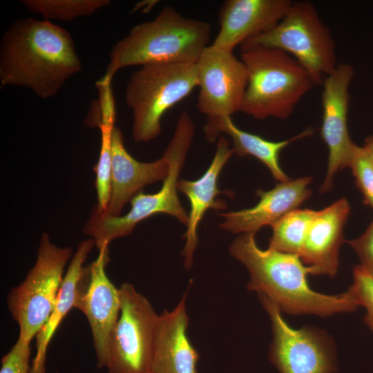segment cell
Segmentation results:
<instances>
[{
	"mask_svg": "<svg viewBox=\"0 0 373 373\" xmlns=\"http://www.w3.org/2000/svg\"><path fill=\"white\" fill-rule=\"evenodd\" d=\"M82 67L70 32L49 20L19 19L2 36L1 86L26 87L48 99Z\"/></svg>",
	"mask_w": 373,
	"mask_h": 373,
	"instance_id": "6da1fadb",
	"label": "cell"
},
{
	"mask_svg": "<svg viewBox=\"0 0 373 373\" xmlns=\"http://www.w3.org/2000/svg\"><path fill=\"white\" fill-rule=\"evenodd\" d=\"M230 254L249 274L247 289L261 295L291 315L329 316L354 311L358 305L350 292L327 295L314 291L307 281L311 270L297 255L260 249L255 233H243L229 247Z\"/></svg>",
	"mask_w": 373,
	"mask_h": 373,
	"instance_id": "7a4b0ae2",
	"label": "cell"
},
{
	"mask_svg": "<svg viewBox=\"0 0 373 373\" xmlns=\"http://www.w3.org/2000/svg\"><path fill=\"white\" fill-rule=\"evenodd\" d=\"M211 24L187 18L171 6L151 21L134 26L117 41L110 53L104 75L96 83L111 84L125 67L162 63L195 64L211 39Z\"/></svg>",
	"mask_w": 373,
	"mask_h": 373,
	"instance_id": "3957f363",
	"label": "cell"
},
{
	"mask_svg": "<svg viewBox=\"0 0 373 373\" xmlns=\"http://www.w3.org/2000/svg\"><path fill=\"white\" fill-rule=\"evenodd\" d=\"M240 48L247 73L241 112L257 119L288 118L314 86L308 73L283 50L245 43Z\"/></svg>",
	"mask_w": 373,
	"mask_h": 373,
	"instance_id": "277c9868",
	"label": "cell"
},
{
	"mask_svg": "<svg viewBox=\"0 0 373 373\" xmlns=\"http://www.w3.org/2000/svg\"><path fill=\"white\" fill-rule=\"evenodd\" d=\"M193 135L194 124L189 114L184 111L164 152L169 159V172L161 189L153 193L139 192L130 201V211L122 216H108L95 207L93 209L83 231L95 241L98 250L108 247L116 238L128 236L140 222L155 214L171 215L187 226L189 213L178 198L177 184Z\"/></svg>",
	"mask_w": 373,
	"mask_h": 373,
	"instance_id": "5b68a950",
	"label": "cell"
},
{
	"mask_svg": "<svg viewBox=\"0 0 373 373\" xmlns=\"http://www.w3.org/2000/svg\"><path fill=\"white\" fill-rule=\"evenodd\" d=\"M196 86L195 64H152L134 72L125 90L126 104L133 113L134 141L148 142L159 136L163 115Z\"/></svg>",
	"mask_w": 373,
	"mask_h": 373,
	"instance_id": "8992f818",
	"label": "cell"
},
{
	"mask_svg": "<svg viewBox=\"0 0 373 373\" xmlns=\"http://www.w3.org/2000/svg\"><path fill=\"white\" fill-rule=\"evenodd\" d=\"M244 43L276 48L290 55L306 70L314 86L322 85L338 65L331 31L315 6L307 1H293L274 28Z\"/></svg>",
	"mask_w": 373,
	"mask_h": 373,
	"instance_id": "52a82bcc",
	"label": "cell"
},
{
	"mask_svg": "<svg viewBox=\"0 0 373 373\" xmlns=\"http://www.w3.org/2000/svg\"><path fill=\"white\" fill-rule=\"evenodd\" d=\"M71 255L70 247H57L43 233L33 267L8 293V310L19 326V336L26 341L31 343L50 315Z\"/></svg>",
	"mask_w": 373,
	"mask_h": 373,
	"instance_id": "ba28073f",
	"label": "cell"
},
{
	"mask_svg": "<svg viewBox=\"0 0 373 373\" xmlns=\"http://www.w3.org/2000/svg\"><path fill=\"white\" fill-rule=\"evenodd\" d=\"M119 289L120 312L111 336L105 368L108 373H151L159 314L132 284L124 283Z\"/></svg>",
	"mask_w": 373,
	"mask_h": 373,
	"instance_id": "9c48e42d",
	"label": "cell"
},
{
	"mask_svg": "<svg viewBox=\"0 0 373 373\" xmlns=\"http://www.w3.org/2000/svg\"><path fill=\"white\" fill-rule=\"evenodd\" d=\"M258 296L271 324L269 360L280 373H334L336 351L331 337L312 326L291 327L277 305Z\"/></svg>",
	"mask_w": 373,
	"mask_h": 373,
	"instance_id": "30bf717a",
	"label": "cell"
},
{
	"mask_svg": "<svg viewBox=\"0 0 373 373\" xmlns=\"http://www.w3.org/2000/svg\"><path fill=\"white\" fill-rule=\"evenodd\" d=\"M198 86L197 108L207 119L231 116L241 111L247 85V73L242 61L232 51L207 46L195 63Z\"/></svg>",
	"mask_w": 373,
	"mask_h": 373,
	"instance_id": "8fae6325",
	"label": "cell"
},
{
	"mask_svg": "<svg viewBox=\"0 0 373 373\" xmlns=\"http://www.w3.org/2000/svg\"><path fill=\"white\" fill-rule=\"evenodd\" d=\"M354 76V69L351 64L340 63L321 85V137L328 148L329 156L326 177L320 189L321 193H327L332 189L335 173L349 166L357 146L350 136L347 126L349 88Z\"/></svg>",
	"mask_w": 373,
	"mask_h": 373,
	"instance_id": "7c38bea8",
	"label": "cell"
},
{
	"mask_svg": "<svg viewBox=\"0 0 373 373\" xmlns=\"http://www.w3.org/2000/svg\"><path fill=\"white\" fill-rule=\"evenodd\" d=\"M97 258L85 267L75 308L87 318L92 334L97 366L105 368L110 338L119 318L121 307L119 289L106 273L109 260L108 247L100 249Z\"/></svg>",
	"mask_w": 373,
	"mask_h": 373,
	"instance_id": "4fadbf2b",
	"label": "cell"
},
{
	"mask_svg": "<svg viewBox=\"0 0 373 373\" xmlns=\"http://www.w3.org/2000/svg\"><path fill=\"white\" fill-rule=\"evenodd\" d=\"M293 1L290 0H227L219 12L220 30L212 46L232 51L236 46L274 28Z\"/></svg>",
	"mask_w": 373,
	"mask_h": 373,
	"instance_id": "5bb4252c",
	"label": "cell"
},
{
	"mask_svg": "<svg viewBox=\"0 0 373 373\" xmlns=\"http://www.w3.org/2000/svg\"><path fill=\"white\" fill-rule=\"evenodd\" d=\"M311 177L280 182L268 191L258 189L260 200L253 207L222 213L220 227L233 233H255L262 227L272 226L289 211L298 209L312 194Z\"/></svg>",
	"mask_w": 373,
	"mask_h": 373,
	"instance_id": "9a60e30c",
	"label": "cell"
},
{
	"mask_svg": "<svg viewBox=\"0 0 373 373\" xmlns=\"http://www.w3.org/2000/svg\"><path fill=\"white\" fill-rule=\"evenodd\" d=\"M186 296L185 293L172 310L159 314L151 373H198L199 355L187 335Z\"/></svg>",
	"mask_w": 373,
	"mask_h": 373,
	"instance_id": "2e32d148",
	"label": "cell"
},
{
	"mask_svg": "<svg viewBox=\"0 0 373 373\" xmlns=\"http://www.w3.org/2000/svg\"><path fill=\"white\" fill-rule=\"evenodd\" d=\"M112 178L110 200L105 211L118 216L124 205L146 185L164 180L169 172V162L163 153L152 162H141L133 157L124 144L122 131L114 126L111 131Z\"/></svg>",
	"mask_w": 373,
	"mask_h": 373,
	"instance_id": "e0dca14e",
	"label": "cell"
},
{
	"mask_svg": "<svg viewBox=\"0 0 373 373\" xmlns=\"http://www.w3.org/2000/svg\"><path fill=\"white\" fill-rule=\"evenodd\" d=\"M233 153L234 150L229 147L228 140L220 137L214 157L204 174L193 181L181 179L178 182V191L187 197L190 204L189 223L184 234L185 245L182 253L184 267L187 269L193 264L194 252L198 244V229L204 213L210 209L222 210L227 207L225 201L217 199V195L220 193L230 195L231 192L220 190L218 188V179Z\"/></svg>",
	"mask_w": 373,
	"mask_h": 373,
	"instance_id": "ac0fdd59",
	"label": "cell"
},
{
	"mask_svg": "<svg viewBox=\"0 0 373 373\" xmlns=\"http://www.w3.org/2000/svg\"><path fill=\"white\" fill-rule=\"evenodd\" d=\"M350 213V205L345 198L316 211L299 255L311 274H336L343 229Z\"/></svg>",
	"mask_w": 373,
	"mask_h": 373,
	"instance_id": "d6986e66",
	"label": "cell"
},
{
	"mask_svg": "<svg viewBox=\"0 0 373 373\" xmlns=\"http://www.w3.org/2000/svg\"><path fill=\"white\" fill-rule=\"evenodd\" d=\"M204 131L209 142H214L221 133L229 135L233 141L234 153L239 156L254 157L269 169L275 180L283 182L289 180V178L280 166V152L291 142L312 135L315 130L308 127L289 139L274 142L240 129L233 123L231 116H226L207 119Z\"/></svg>",
	"mask_w": 373,
	"mask_h": 373,
	"instance_id": "ffe728a7",
	"label": "cell"
},
{
	"mask_svg": "<svg viewBox=\"0 0 373 373\" xmlns=\"http://www.w3.org/2000/svg\"><path fill=\"white\" fill-rule=\"evenodd\" d=\"M95 246L88 238L82 241L71 258L65 273L54 308L47 321L36 335V354L31 363L30 373H46V361L49 343L67 314L75 308L79 284L87 257Z\"/></svg>",
	"mask_w": 373,
	"mask_h": 373,
	"instance_id": "44dd1931",
	"label": "cell"
},
{
	"mask_svg": "<svg viewBox=\"0 0 373 373\" xmlns=\"http://www.w3.org/2000/svg\"><path fill=\"white\" fill-rule=\"evenodd\" d=\"M316 213L309 209H296L285 214L271 226L268 248L299 256Z\"/></svg>",
	"mask_w": 373,
	"mask_h": 373,
	"instance_id": "7402d4cb",
	"label": "cell"
},
{
	"mask_svg": "<svg viewBox=\"0 0 373 373\" xmlns=\"http://www.w3.org/2000/svg\"><path fill=\"white\" fill-rule=\"evenodd\" d=\"M22 3L31 12L45 19L70 21L90 16L108 6L109 0H23Z\"/></svg>",
	"mask_w": 373,
	"mask_h": 373,
	"instance_id": "603a6c76",
	"label": "cell"
},
{
	"mask_svg": "<svg viewBox=\"0 0 373 373\" xmlns=\"http://www.w3.org/2000/svg\"><path fill=\"white\" fill-rule=\"evenodd\" d=\"M114 126H101V146L95 171V188L97 204L95 208L99 211L106 210L111 196L112 178L111 131Z\"/></svg>",
	"mask_w": 373,
	"mask_h": 373,
	"instance_id": "cb8c5ba5",
	"label": "cell"
},
{
	"mask_svg": "<svg viewBox=\"0 0 373 373\" xmlns=\"http://www.w3.org/2000/svg\"><path fill=\"white\" fill-rule=\"evenodd\" d=\"M348 291L358 306L366 309L364 321L373 332V274L361 265L353 269V282Z\"/></svg>",
	"mask_w": 373,
	"mask_h": 373,
	"instance_id": "d4e9b609",
	"label": "cell"
},
{
	"mask_svg": "<svg viewBox=\"0 0 373 373\" xmlns=\"http://www.w3.org/2000/svg\"><path fill=\"white\" fill-rule=\"evenodd\" d=\"M363 203L373 209V166L361 146H357L349 164Z\"/></svg>",
	"mask_w": 373,
	"mask_h": 373,
	"instance_id": "484cf974",
	"label": "cell"
},
{
	"mask_svg": "<svg viewBox=\"0 0 373 373\" xmlns=\"http://www.w3.org/2000/svg\"><path fill=\"white\" fill-rule=\"evenodd\" d=\"M99 89V99L90 108L86 124L90 126H115V101L111 90V84H100L96 83Z\"/></svg>",
	"mask_w": 373,
	"mask_h": 373,
	"instance_id": "4316f807",
	"label": "cell"
},
{
	"mask_svg": "<svg viewBox=\"0 0 373 373\" xmlns=\"http://www.w3.org/2000/svg\"><path fill=\"white\" fill-rule=\"evenodd\" d=\"M30 343L18 336L10 351L1 361L0 373H30Z\"/></svg>",
	"mask_w": 373,
	"mask_h": 373,
	"instance_id": "83f0119b",
	"label": "cell"
},
{
	"mask_svg": "<svg viewBox=\"0 0 373 373\" xmlns=\"http://www.w3.org/2000/svg\"><path fill=\"white\" fill-rule=\"evenodd\" d=\"M347 242L358 255L361 265L373 274V221L361 236Z\"/></svg>",
	"mask_w": 373,
	"mask_h": 373,
	"instance_id": "f1b7e54d",
	"label": "cell"
},
{
	"mask_svg": "<svg viewBox=\"0 0 373 373\" xmlns=\"http://www.w3.org/2000/svg\"><path fill=\"white\" fill-rule=\"evenodd\" d=\"M367 159L373 166V135L366 137L363 146H361Z\"/></svg>",
	"mask_w": 373,
	"mask_h": 373,
	"instance_id": "f546056e",
	"label": "cell"
}]
</instances>
